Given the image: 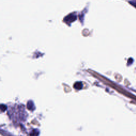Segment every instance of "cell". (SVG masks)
<instances>
[{
  "instance_id": "1",
  "label": "cell",
  "mask_w": 136,
  "mask_h": 136,
  "mask_svg": "<svg viewBox=\"0 0 136 136\" xmlns=\"http://www.w3.org/2000/svg\"><path fill=\"white\" fill-rule=\"evenodd\" d=\"M74 87L77 89H80L82 88V83L80 82H77L75 84Z\"/></svg>"
}]
</instances>
